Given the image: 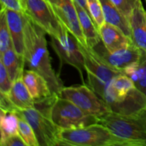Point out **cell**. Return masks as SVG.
Returning <instances> with one entry per match:
<instances>
[{
    "mask_svg": "<svg viewBox=\"0 0 146 146\" xmlns=\"http://www.w3.org/2000/svg\"><path fill=\"white\" fill-rule=\"evenodd\" d=\"M24 54L25 65L41 74L48 82L52 94L59 96L64 88L62 81L51 65L47 48L46 32L24 14Z\"/></svg>",
    "mask_w": 146,
    "mask_h": 146,
    "instance_id": "6da1fadb",
    "label": "cell"
},
{
    "mask_svg": "<svg viewBox=\"0 0 146 146\" xmlns=\"http://www.w3.org/2000/svg\"><path fill=\"white\" fill-rule=\"evenodd\" d=\"M98 123L128 146H146V108L125 115L110 112L98 118Z\"/></svg>",
    "mask_w": 146,
    "mask_h": 146,
    "instance_id": "7a4b0ae2",
    "label": "cell"
},
{
    "mask_svg": "<svg viewBox=\"0 0 146 146\" xmlns=\"http://www.w3.org/2000/svg\"><path fill=\"white\" fill-rule=\"evenodd\" d=\"M60 145L128 146L121 138L114 135L99 123L74 129H60Z\"/></svg>",
    "mask_w": 146,
    "mask_h": 146,
    "instance_id": "3957f363",
    "label": "cell"
},
{
    "mask_svg": "<svg viewBox=\"0 0 146 146\" xmlns=\"http://www.w3.org/2000/svg\"><path fill=\"white\" fill-rule=\"evenodd\" d=\"M50 118L60 129L83 128L98 123V118L86 113L69 100L60 96L56 98L51 107Z\"/></svg>",
    "mask_w": 146,
    "mask_h": 146,
    "instance_id": "277c9868",
    "label": "cell"
},
{
    "mask_svg": "<svg viewBox=\"0 0 146 146\" xmlns=\"http://www.w3.org/2000/svg\"><path fill=\"white\" fill-rule=\"evenodd\" d=\"M78 46L84 56L85 70L88 76V86L96 94L115 76L124 74L104 62L92 48L79 42Z\"/></svg>",
    "mask_w": 146,
    "mask_h": 146,
    "instance_id": "5b68a950",
    "label": "cell"
},
{
    "mask_svg": "<svg viewBox=\"0 0 146 146\" xmlns=\"http://www.w3.org/2000/svg\"><path fill=\"white\" fill-rule=\"evenodd\" d=\"M58 96L69 100L89 115L100 118L112 112L109 106L88 85L64 87Z\"/></svg>",
    "mask_w": 146,
    "mask_h": 146,
    "instance_id": "8992f818",
    "label": "cell"
},
{
    "mask_svg": "<svg viewBox=\"0 0 146 146\" xmlns=\"http://www.w3.org/2000/svg\"><path fill=\"white\" fill-rule=\"evenodd\" d=\"M23 13L50 37H57L64 28L48 0H21Z\"/></svg>",
    "mask_w": 146,
    "mask_h": 146,
    "instance_id": "52a82bcc",
    "label": "cell"
},
{
    "mask_svg": "<svg viewBox=\"0 0 146 146\" xmlns=\"http://www.w3.org/2000/svg\"><path fill=\"white\" fill-rule=\"evenodd\" d=\"M51 45L60 61V69L64 64L72 66L79 72L84 84V71L85 70L84 58L76 38L64 26L62 31L57 37H51Z\"/></svg>",
    "mask_w": 146,
    "mask_h": 146,
    "instance_id": "ba28073f",
    "label": "cell"
},
{
    "mask_svg": "<svg viewBox=\"0 0 146 146\" xmlns=\"http://www.w3.org/2000/svg\"><path fill=\"white\" fill-rule=\"evenodd\" d=\"M19 116L25 119L34 129L39 146L60 145V128L53 123L49 116L35 108L16 109Z\"/></svg>",
    "mask_w": 146,
    "mask_h": 146,
    "instance_id": "9c48e42d",
    "label": "cell"
},
{
    "mask_svg": "<svg viewBox=\"0 0 146 146\" xmlns=\"http://www.w3.org/2000/svg\"><path fill=\"white\" fill-rule=\"evenodd\" d=\"M92 49L104 62L122 72L131 64L140 61L143 54V51L133 44L128 48L110 52L101 41Z\"/></svg>",
    "mask_w": 146,
    "mask_h": 146,
    "instance_id": "30bf717a",
    "label": "cell"
},
{
    "mask_svg": "<svg viewBox=\"0 0 146 146\" xmlns=\"http://www.w3.org/2000/svg\"><path fill=\"white\" fill-rule=\"evenodd\" d=\"M60 22L75 37L77 41L86 45L74 0H48Z\"/></svg>",
    "mask_w": 146,
    "mask_h": 146,
    "instance_id": "8fae6325",
    "label": "cell"
},
{
    "mask_svg": "<svg viewBox=\"0 0 146 146\" xmlns=\"http://www.w3.org/2000/svg\"><path fill=\"white\" fill-rule=\"evenodd\" d=\"M128 21L133 43L146 53V11L141 0H137Z\"/></svg>",
    "mask_w": 146,
    "mask_h": 146,
    "instance_id": "7c38bea8",
    "label": "cell"
},
{
    "mask_svg": "<svg viewBox=\"0 0 146 146\" xmlns=\"http://www.w3.org/2000/svg\"><path fill=\"white\" fill-rule=\"evenodd\" d=\"M98 32L101 41L110 52L128 48L133 44L131 38L128 36L122 30L107 21H105L98 28Z\"/></svg>",
    "mask_w": 146,
    "mask_h": 146,
    "instance_id": "4fadbf2b",
    "label": "cell"
},
{
    "mask_svg": "<svg viewBox=\"0 0 146 146\" xmlns=\"http://www.w3.org/2000/svg\"><path fill=\"white\" fill-rule=\"evenodd\" d=\"M5 10L7 23L13 46L18 54L24 57V24L25 17L23 12L1 9Z\"/></svg>",
    "mask_w": 146,
    "mask_h": 146,
    "instance_id": "5bb4252c",
    "label": "cell"
},
{
    "mask_svg": "<svg viewBox=\"0 0 146 146\" xmlns=\"http://www.w3.org/2000/svg\"><path fill=\"white\" fill-rule=\"evenodd\" d=\"M22 79L34 101L41 100L52 95L46 80L33 70H24Z\"/></svg>",
    "mask_w": 146,
    "mask_h": 146,
    "instance_id": "9a60e30c",
    "label": "cell"
},
{
    "mask_svg": "<svg viewBox=\"0 0 146 146\" xmlns=\"http://www.w3.org/2000/svg\"><path fill=\"white\" fill-rule=\"evenodd\" d=\"M7 96L16 109H27L34 107L35 101L26 86L22 77L13 82Z\"/></svg>",
    "mask_w": 146,
    "mask_h": 146,
    "instance_id": "2e32d148",
    "label": "cell"
},
{
    "mask_svg": "<svg viewBox=\"0 0 146 146\" xmlns=\"http://www.w3.org/2000/svg\"><path fill=\"white\" fill-rule=\"evenodd\" d=\"M74 4L76 8L80 24L85 37L87 46L91 48H94L101 41L98 28L88 11H86L82 7L78 5L75 1Z\"/></svg>",
    "mask_w": 146,
    "mask_h": 146,
    "instance_id": "e0dca14e",
    "label": "cell"
},
{
    "mask_svg": "<svg viewBox=\"0 0 146 146\" xmlns=\"http://www.w3.org/2000/svg\"><path fill=\"white\" fill-rule=\"evenodd\" d=\"M106 21L116 26L128 36L131 38L128 19L121 13L111 0H100Z\"/></svg>",
    "mask_w": 146,
    "mask_h": 146,
    "instance_id": "ac0fdd59",
    "label": "cell"
},
{
    "mask_svg": "<svg viewBox=\"0 0 146 146\" xmlns=\"http://www.w3.org/2000/svg\"><path fill=\"white\" fill-rule=\"evenodd\" d=\"M0 61L5 66L13 82L22 77L25 61L24 57L17 54L14 46L10 47L4 54L0 55Z\"/></svg>",
    "mask_w": 146,
    "mask_h": 146,
    "instance_id": "d6986e66",
    "label": "cell"
},
{
    "mask_svg": "<svg viewBox=\"0 0 146 146\" xmlns=\"http://www.w3.org/2000/svg\"><path fill=\"white\" fill-rule=\"evenodd\" d=\"M19 116L15 111L1 109L0 112V145L8 138L19 134Z\"/></svg>",
    "mask_w": 146,
    "mask_h": 146,
    "instance_id": "ffe728a7",
    "label": "cell"
},
{
    "mask_svg": "<svg viewBox=\"0 0 146 146\" xmlns=\"http://www.w3.org/2000/svg\"><path fill=\"white\" fill-rule=\"evenodd\" d=\"M123 73L134 81L137 88L146 96V53L143 51L140 61L127 66Z\"/></svg>",
    "mask_w": 146,
    "mask_h": 146,
    "instance_id": "44dd1931",
    "label": "cell"
},
{
    "mask_svg": "<svg viewBox=\"0 0 146 146\" xmlns=\"http://www.w3.org/2000/svg\"><path fill=\"white\" fill-rule=\"evenodd\" d=\"M11 46H13V44L8 23H7L5 10L1 9V12H0V55L4 54Z\"/></svg>",
    "mask_w": 146,
    "mask_h": 146,
    "instance_id": "7402d4cb",
    "label": "cell"
},
{
    "mask_svg": "<svg viewBox=\"0 0 146 146\" xmlns=\"http://www.w3.org/2000/svg\"><path fill=\"white\" fill-rule=\"evenodd\" d=\"M19 134L27 146H39L36 135L31 125L20 116L19 119Z\"/></svg>",
    "mask_w": 146,
    "mask_h": 146,
    "instance_id": "603a6c76",
    "label": "cell"
},
{
    "mask_svg": "<svg viewBox=\"0 0 146 146\" xmlns=\"http://www.w3.org/2000/svg\"><path fill=\"white\" fill-rule=\"evenodd\" d=\"M86 1L90 15L98 29L106 21L101 1L100 0H86Z\"/></svg>",
    "mask_w": 146,
    "mask_h": 146,
    "instance_id": "cb8c5ba5",
    "label": "cell"
},
{
    "mask_svg": "<svg viewBox=\"0 0 146 146\" xmlns=\"http://www.w3.org/2000/svg\"><path fill=\"white\" fill-rule=\"evenodd\" d=\"M12 84V80L10 78L3 63L0 61V92L7 94L9 92Z\"/></svg>",
    "mask_w": 146,
    "mask_h": 146,
    "instance_id": "d4e9b609",
    "label": "cell"
},
{
    "mask_svg": "<svg viewBox=\"0 0 146 146\" xmlns=\"http://www.w3.org/2000/svg\"><path fill=\"white\" fill-rule=\"evenodd\" d=\"M111 1L128 19L136 4L137 0H111Z\"/></svg>",
    "mask_w": 146,
    "mask_h": 146,
    "instance_id": "484cf974",
    "label": "cell"
},
{
    "mask_svg": "<svg viewBox=\"0 0 146 146\" xmlns=\"http://www.w3.org/2000/svg\"><path fill=\"white\" fill-rule=\"evenodd\" d=\"M1 9H8L23 12L21 0H1Z\"/></svg>",
    "mask_w": 146,
    "mask_h": 146,
    "instance_id": "4316f807",
    "label": "cell"
},
{
    "mask_svg": "<svg viewBox=\"0 0 146 146\" xmlns=\"http://www.w3.org/2000/svg\"><path fill=\"white\" fill-rule=\"evenodd\" d=\"M1 146H27L19 134L9 137L1 145Z\"/></svg>",
    "mask_w": 146,
    "mask_h": 146,
    "instance_id": "83f0119b",
    "label": "cell"
},
{
    "mask_svg": "<svg viewBox=\"0 0 146 146\" xmlns=\"http://www.w3.org/2000/svg\"><path fill=\"white\" fill-rule=\"evenodd\" d=\"M74 1H75L76 3L80 5L81 7H82L86 11H88V14H89V11H88V5H87V1L86 0H74Z\"/></svg>",
    "mask_w": 146,
    "mask_h": 146,
    "instance_id": "f1b7e54d",
    "label": "cell"
},
{
    "mask_svg": "<svg viewBox=\"0 0 146 146\" xmlns=\"http://www.w3.org/2000/svg\"><path fill=\"white\" fill-rule=\"evenodd\" d=\"M145 2H146V0H145Z\"/></svg>",
    "mask_w": 146,
    "mask_h": 146,
    "instance_id": "f546056e",
    "label": "cell"
}]
</instances>
